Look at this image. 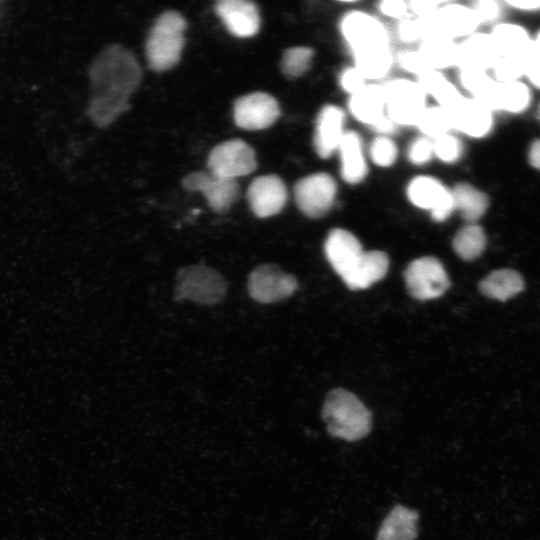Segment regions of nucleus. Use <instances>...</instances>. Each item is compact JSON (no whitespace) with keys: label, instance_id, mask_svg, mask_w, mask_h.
<instances>
[{"label":"nucleus","instance_id":"1","mask_svg":"<svg viewBox=\"0 0 540 540\" xmlns=\"http://www.w3.org/2000/svg\"><path fill=\"white\" fill-rule=\"evenodd\" d=\"M94 76L98 93L92 113L99 124L107 125L130 108L131 96L142 81V69L130 49L116 44L103 52Z\"/></svg>","mask_w":540,"mask_h":540},{"label":"nucleus","instance_id":"2","mask_svg":"<svg viewBox=\"0 0 540 540\" xmlns=\"http://www.w3.org/2000/svg\"><path fill=\"white\" fill-rule=\"evenodd\" d=\"M321 416L331 436L349 442L358 441L371 431V412L355 394L343 388L327 394Z\"/></svg>","mask_w":540,"mask_h":540},{"label":"nucleus","instance_id":"3","mask_svg":"<svg viewBox=\"0 0 540 540\" xmlns=\"http://www.w3.org/2000/svg\"><path fill=\"white\" fill-rule=\"evenodd\" d=\"M187 22L175 10L162 12L154 20L145 43L148 66L155 72L173 69L179 63L185 46Z\"/></svg>","mask_w":540,"mask_h":540},{"label":"nucleus","instance_id":"4","mask_svg":"<svg viewBox=\"0 0 540 540\" xmlns=\"http://www.w3.org/2000/svg\"><path fill=\"white\" fill-rule=\"evenodd\" d=\"M207 167L213 175L236 180L256 169V154L254 149L241 139L226 140L210 151Z\"/></svg>","mask_w":540,"mask_h":540},{"label":"nucleus","instance_id":"5","mask_svg":"<svg viewBox=\"0 0 540 540\" xmlns=\"http://www.w3.org/2000/svg\"><path fill=\"white\" fill-rule=\"evenodd\" d=\"M407 291L417 300L440 297L450 286L442 263L435 257L425 256L410 262L404 271Z\"/></svg>","mask_w":540,"mask_h":540},{"label":"nucleus","instance_id":"6","mask_svg":"<svg viewBox=\"0 0 540 540\" xmlns=\"http://www.w3.org/2000/svg\"><path fill=\"white\" fill-rule=\"evenodd\" d=\"M388 117L404 125H417L425 111L426 93L418 83L399 79L384 88Z\"/></svg>","mask_w":540,"mask_h":540},{"label":"nucleus","instance_id":"7","mask_svg":"<svg viewBox=\"0 0 540 540\" xmlns=\"http://www.w3.org/2000/svg\"><path fill=\"white\" fill-rule=\"evenodd\" d=\"M336 190V183L329 174H311L301 178L295 184V202L307 217L318 218L331 208Z\"/></svg>","mask_w":540,"mask_h":540},{"label":"nucleus","instance_id":"8","mask_svg":"<svg viewBox=\"0 0 540 540\" xmlns=\"http://www.w3.org/2000/svg\"><path fill=\"white\" fill-rule=\"evenodd\" d=\"M280 116L277 100L266 92H252L238 97L233 104V119L241 129L262 130L273 125Z\"/></svg>","mask_w":540,"mask_h":540},{"label":"nucleus","instance_id":"9","mask_svg":"<svg viewBox=\"0 0 540 540\" xmlns=\"http://www.w3.org/2000/svg\"><path fill=\"white\" fill-rule=\"evenodd\" d=\"M182 186L192 192H200L209 207L217 213L227 212L239 195V183L213 175L209 171H194L183 177Z\"/></svg>","mask_w":540,"mask_h":540},{"label":"nucleus","instance_id":"10","mask_svg":"<svg viewBox=\"0 0 540 540\" xmlns=\"http://www.w3.org/2000/svg\"><path fill=\"white\" fill-rule=\"evenodd\" d=\"M341 30L354 56L389 47L384 27L365 13L348 14L341 23Z\"/></svg>","mask_w":540,"mask_h":540},{"label":"nucleus","instance_id":"11","mask_svg":"<svg viewBox=\"0 0 540 540\" xmlns=\"http://www.w3.org/2000/svg\"><path fill=\"white\" fill-rule=\"evenodd\" d=\"M297 289L294 276L283 272L277 265L263 264L249 276L250 296L260 303H274L291 296Z\"/></svg>","mask_w":540,"mask_h":540},{"label":"nucleus","instance_id":"12","mask_svg":"<svg viewBox=\"0 0 540 540\" xmlns=\"http://www.w3.org/2000/svg\"><path fill=\"white\" fill-rule=\"evenodd\" d=\"M226 285L222 277L214 270L195 266L179 273L177 296L200 303H215L222 299Z\"/></svg>","mask_w":540,"mask_h":540},{"label":"nucleus","instance_id":"13","mask_svg":"<svg viewBox=\"0 0 540 540\" xmlns=\"http://www.w3.org/2000/svg\"><path fill=\"white\" fill-rule=\"evenodd\" d=\"M407 196L415 206L429 210L436 222L447 219L455 209L451 191L431 177L414 178L408 185Z\"/></svg>","mask_w":540,"mask_h":540},{"label":"nucleus","instance_id":"14","mask_svg":"<svg viewBox=\"0 0 540 540\" xmlns=\"http://www.w3.org/2000/svg\"><path fill=\"white\" fill-rule=\"evenodd\" d=\"M247 201L253 214L268 218L282 211L287 201V189L283 180L275 174L261 175L250 183Z\"/></svg>","mask_w":540,"mask_h":540},{"label":"nucleus","instance_id":"15","mask_svg":"<svg viewBox=\"0 0 540 540\" xmlns=\"http://www.w3.org/2000/svg\"><path fill=\"white\" fill-rule=\"evenodd\" d=\"M214 11L226 29L239 38H249L259 31L261 19L258 7L247 0H220Z\"/></svg>","mask_w":540,"mask_h":540},{"label":"nucleus","instance_id":"16","mask_svg":"<svg viewBox=\"0 0 540 540\" xmlns=\"http://www.w3.org/2000/svg\"><path fill=\"white\" fill-rule=\"evenodd\" d=\"M324 252L333 270L342 278L355 265L364 250L352 233L335 228L325 240Z\"/></svg>","mask_w":540,"mask_h":540},{"label":"nucleus","instance_id":"17","mask_svg":"<svg viewBox=\"0 0 540 540\" xmlns=\"http://www.w3.org/2000/svg\"><path fill=\"white\" fill-rule=\"evenodd\" d=\"M447 112L451 119L452 128L471 137H483L491 129V110L474 98L462 97Z\"/></svg>","mask_w":540,"mask_h":540},{"label":"nucleus","instance_id":"18","mask_svg":"<svg viewBox=\"0 0 540 540\" xmlns=\"http://www.w3.org/2000/svg\"><path fill=\"white\" fill-rule=\"evenodd\" d=\"M475 100L479 101L490 110L496 109L509 112H520L528 106L530 92L527 86L519 81H494L492 85Z\"/></svg>","mask_w":540,"mask_h":540},{"label":"nucleus","instance_id":"19","mask_svg":"<svg viewBox=\"0 0 540 540\" xmlns=\"http://www.w3.org/2000/svg\"><path fill=\"white\" fill-rule=\"evenodd\" d=\"M499 57L490 35L473 34L458 45L457 64L464 70L486 72Z\"/></svg>","mask_w":540,"mask_h":540},{"label":"nucleus","instance_id":"20","mask_svg":"<svg viewBox=\"0 0 540 540\" xmlns=\"http://www.w3.org/2000/svg\"><path fill=\"white\" fill-rule=\"evenodd\" d=\"M388 267L389 258L385 252L364 251L342 280L352 290L365 289L385 277Z\"/></svg>","mask_w":540,"mask_h":540},{"label":"nucleus","instance_id":"21","mask_svg":"<svg viewBox=\"0 0 540 540\" xmlns=\"http://www.w3.org/2000/svg\"><path fill=\"white\" fill-rule=\"evenodd\" d=\"M343 113L332 105L324 107L318 115L314 146L322 158L329 157L338 149L343 138Z\"/></svg>","mask_w":540,"mask_h":540},{"label":"nucleus","instance_id":"22","mask_svg":"<svg viewBox=\"0 0 540 540\" xmlns=\"http://www.w3.org/2000/svg\"><path fill=\"white\" fill-rule=\"evenodd\" d=\"M418 518L416 510L395 505L383 519L376 540H415Z\"/></svg>","mask_w":540,"mask_h":540},{"label":"nucleus","instance_id":"23","mask_svg":"<svg viewBox=\"0 0 540 540\" xmlns=\"http://www.w3.org/2000/svg\"><path fill=\"white\" fill-rule=\"evenodd\" d=\"M384 88L378 85H365L353 94L349 101L351 113L364 123L375 126L386 115L384 114Z\"/></svg>","mask_w":540,"mask_h":540},{"label":"nucleus","instance_id":"24","mask_svg":"<svg viewBox=\"0 0 540 540\" xmlns=\"http://www.w3.org/2000/svg\"><path fill=\"white\" fill-rule=\"evenodd\" d=\"M436 19L443 38L452 39L473 33L479 22L471 8L451 4L436 11Z\"/></svg>","mask_w":540,"mask_h":540},{"label":"nucleus","instance_id":"25","mask_svg":"<svg viewBox=\"0 0 540 540\" xmlns=\"http://www.w3.org/2000/svg\"><path fill=\"white\" fill-rule=\"evenodd\" d=\"M522 276L512 269L494 270L479 283V290L486 297L506 301L524 289Z\"/></svg>","mask_w":540,"mask_h":540},{"label":"nucleus","instance_id":"26","mask_svg":"<svg viewBox=\"0 0 540 540\" xmlns=\"http://www.w3.org/2000/svg\"><path fill=\"white\" fill-rule=\"evenodd\" d=\"M338 149L342 178L351 184L360 182L366 176L367 167L358 135L354 132L344 133Z\"/></svg>","mask_w":540,"mask_h":540},{"label":"nucleus","instance_id":"27","mask_svg":"<svg viewBox=\"0 0 540 540\" xmlns=\"http://www.w3.org/2000/svg\"><path fill=\"white\" fill-rule=\"evenodd\" d=\"M455 209L469 224H474L486 212L489 200L485 193L468 183H459L451 190Z\"/></svg>","mask_w":540,"mask_h":540},{"label":"nucleus","instance_id":"28","mask_svg":"<svg viewBox=\"0 0 540 540\" xmlns=\"http://www.w3.org/2000/svg\"><path fill=\"white\" fill-rule=\"evenodd\" d=\"M540 53L534 41L518 54L500 56L493 66L494 76L498 82L517 81L525 75L529 61Z\"/></svg>","mask_w":540,"mask_h":540},{"label":"nucleus","instance_id":"29","mask_svg":"<svg viewBox=\"0 0 540 540\" xmlns=\"http://www.w3.org/2000/svg\"><path fill=\"white\" fill-rule=\"evenodd\" d=\"M418 52L432 70L457 64L458 45L448 38L424 39Z\"/></svg>","mask_w":540,"mask_h":540},{"label":"nucleus","instance_id":"30","mask_svg":"<svg viewBox=\"0 0 540 540\" xmlns=\"http://www.w3.org/2000/svg\"><path fill=\"white\" fill-rule=\"evenodd\" d=\"M418 84L445 110L451 109L462 98L458 90L436 70H429L420 75Z\"/></svg>","mask_w":540,"mask_h":540},{"label":"nucleus","instance_id":"31","mask_svg":"<svg viewBox=\"0 0 540 540\" xmlns=\"http://www.w3.org/2000/svg\"><path fill=\"white\" fill-rule=\"evenodd\" d=\"M452 247L455 253L465 261L478 258L486 247V235L477 224H467L455 234Z\"/></svg>","mask_w":540,"mask_h":540},{"label":"nucleus","instance_id":"32","mask_svg":"<svg viewBox=\"0 0 540 540\" xmlns=\"http://www.w3.org/2000/svg\"><path fill=\"white\" fill-rule=\"evenodd\" d=\"M490 37L500 56L518 54L531 42L527 32L522 27L508 23L497 25Z\"/></svg>","mask_w":540,"mask_h":540},{"label":"nucleus","instance_id":"33","mask_svg":"<svg viewBox=\"0 0 540 540\" xmlns=\"http://www.w3.org/2000/svg\"><path fill=\"white\" fill-rule=\"evenodd\" d=\"M355 68L365 79H377L383 77L389 70L392 57L388 48L354 56Z\"/></svg>","mask_w":540,"mask_h":540},{"label":"nucleus","instance_id":"34","mask_svg":"<svg viewBox=\"0 0 540 540\" xmlns=\"http://www.w3.org/2000/svg\"><path fill=\"white\" fill-rule=\"evenodd\" d=\"M313 50L309 47L297 46L284 51L281 59V70L288 78L303 75L310 67Z\"/></svg>","mask_w":540,"mask_h":540},{"label":"nucleus","instance_id":"35","mask_svg":"<svg viewBox=\"0 0 540 540\" xmlns=\"http://www.w3.org/2000/svg\"><path fill=\"white\" fill-rule=\"evenodd\" d=\"M420 130L430 137H440L452 128L447 110L442 107L426 108L417 122Z\"/></svg>","mask_w":540,"mask_h":540},{"label":"nucleus","instance_id":"36","mask_svg":"<svg viewBox=\"0 0 540 540\" xmlns=\"http://www.w3.org/2000/svg\"><path fill=\"white\" fill-rule=\"evenodd\" d=\"M370 156L372 161L378 166L388 167L396 160V145L389 138L379 137L372 142Z\"/></svg>","mask_w":540,"mask_h":540},{"label":"nucleus","instance_id":"37","mask_svg":"<svg viewBox=\"0 0 540 540\" xmlns=\"http://www.w3.org/2000/svg\"><path fill=\"white\" fill-rule=\"evenodd\" d=\"M460 80L465 89L474 95V99L480 97L494 82L484 71L461 69Z\"/></svg>","mask_w":540,"mask_h":540},{"label":"nucleus","instance_id":"38","mask_svg":"<svg viewBox=\"0 0 540 540\" xmlns=\"http://www.w3.org/2000/svg\"><path fill=\"white\" fill-rule=\"evenodd\" d=\"M433 152L442 161L453 162L459 158L462 152V147L457 138L447 133L435 138L433 143Z\"/></svg>","mask_w":540,"mask_h":540},{"label":"nucleus","instance_id":"39","mask_svg":"<svg viewBox=\"0 0 540 540\" xmlns=\"http://www.w3.org/2000/svg\"><path fill=\"white\" fill-rule=\"evenodd\" d=\"M433 153V143L426 138H419L410 146L408 156L414 164H424Z\"/></svg>","mask_w":540,"mask_h":540},{"label":"nucleus","instance_id":"40","mask_svg":"<svg viewBox=\"0 0 540 540\" xmlns=\"http://www.w3.org/2000/svg\"><path fill=\"white\" fill-rule=\"evenodd\" d=\"M471 9L479 23L495 20L501 11L499 4L492 0L477 1Z\"/></svg>","mask_w":540,"mask_h":540},{"label":"nucleus","instance_id":"41","mask_svg":"<svg viewBox=\"0 0 540 540\" xmlns=\"http://www.w3.org/2000/svg\"><path fill=\"white\" fill-rule=\"evenodd\" d=\"M340 83L344 90L353 95L365 86V78L355 67L348 68L342 73Z\"/></svg>","mask_w":540,"mask_h":540},{"label":"nucleus","instance_id":"42","mask_svg":"<svg viewBox=\"0 0 540 540\" xmlns=\"http://www.w3.org/2000/svg\"><path fill=\"white\" fill-rule=\"evenodd\" d=\"M400 64L402 67L419 76L423 73L432 70L428 67L419 52H405L400 56Z\"/></svg>","mask_w":540,"mask_h":540},{"label":"nucleus","instance_id":"43","mask_svg":"<svg viewBox=\"0 0 540 540\" xmlns=\"http://www.w3.org/2000/svg\"><path fill=\"white\" fill-rule=\"evenodd\" d=\"M380 10L387 16L400 18L406 13L407 6L401 0H386L380 3Z\"/></svg>","mask_w":540,"mask_h":540},{"label":"nucleus","instance_id":"44","mask_svg":"<svg viewBox=\"0 0 540 540\" xmlns=\"http://www.w3.org/2000/svg\"><path fill=\"white\" fill-rule=\"evenodd\" d=\"M399 35L404 41H413L418 39L420 31L417 20H404L399 25Z\"/></svg>","mask_w":540,"mask_h":540},{"label":"nucleus","instance_id":"45","mask_svg":"<svg viewBox=\"0 0 540 540\" xmlns=\"http://www.w3.org/2000/svg\"><path fill=\"white\" fill-rule=\"evenodd\" d=\"M525 75L534 86L540 89V53L529 61Z\"/></svg>","mask_w":540,"mask_h":540},{"label":"nucleus","instance_id":"46","mask_svg":"<svg viewBox=\"0 0 540 540\" xmlns=\"http://www.w3.org/2000/svg\"><path fill=\"white\" fill-rule=\"evenodd\" d=\"M440 4L439 1H413L410 3L412 10L420 15V17H424L427 15H430L434 12H436L437 6Z\"/></svg>","mask_w":540,"mask_h":540},{"label":"nucleus","instance_id":"47","mask_svg":"<svg viewBox=\"0 0 540 540\" xmlns=\"http://www.w3.org/2000/svg\"><path fill=\"white\" fill-rule=\"evenodd\" d=\"M506 3L521 10L532 11L540 9V0H509Z\"/></svg>","mask_w":540,"mask_h":540},{"label":"nucleus","instance_id":"48","mask_svg":"<svg viewBox=\"0 0 540 540\" xmlns=\"http://www.w3.org/2000/svg\"><path fill=\"white\" fill-rule=\"evenodd\" d=\"M530 164L540 170V140L534 141L529 149Z\"/></svg>","mask_w":540,"mask_h":540},{"label":"nucleus","instance_id":"49","mask_svg":"<svg viewBox=\"0 0 540 540\" xmlns=\"http://www.w3.org/2000/svg\"><path fill=\"white\" fill-rule=\"evenodd\" d=\"M537 48L540 50V32L538 33L535 40H533Z\"/></svg>","mask_w":540,"mask_h":540}]
</instances>
